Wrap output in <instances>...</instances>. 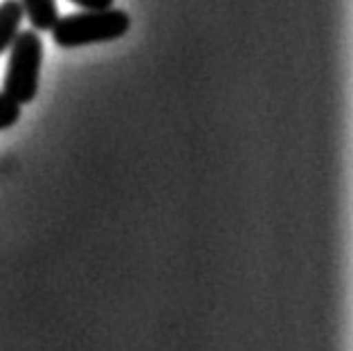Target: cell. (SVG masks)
I'll list each match as a JSON object with an SVG mask.
<instances>
[{
  "mask_svg": "<svg viewBox=\"0 0 353 351\" xmlns=\"http://www.w3.org/2000/svg\"><path fill=\"white\" fill-rule=\"evenodd\" d=\"M131 19L122 10H83L79 14L59 16L52 39L59 48H83L92 43H108L124 37Z\"/></svg>",
  "mask_w": 353,
  "mask_h": 351,
  "instance_id": "obj_1",
  "label": "cell"
},
{
  "mask_svg": "<svg viewBox=\"0 0 353 351\" xmlns=\"http://www.w3.org/2000/svg\"><path fill=\"white\" fill-rule=\"evenodd\" d=\"M43 66V41L39 32L25 30L19 32L10 46L7 57V70L3 79V92L16 104H30L39 92Z\"/></svg>",
  "mask_w": 353,
  "mask_h": 351,
  "instance_id": "obj_2",
  "label": "cell"
},
{
  "mask_svg": "<svg viewBox=\"0 0 353 351\" xmlns=\"http://www.w3.org/2000/svg\"><path fill=\"white\" fill-rule=\"evenodd\" d=\"M23 16L32 23L34 32H52L59 21L57 0H19Z\"/></svg>",
  "mask_w": 353,
  "mask_h": 351,
  "instance_id": "obj_3",
  "label": "cell"
},
{
  "mask_svg": "<svg viewBox=\"0 0 353 351\" xmlns=\"http://www.w3.org/2000/svg\"><path fill=\"white\" fill-rule=\"evenodd\" d=\"M23 19L25 16L19 0H3L0 3V54L10 50L14 37L21 32Z\"/></svg>",
  "mask_w": 353,
  "mask_h": 351,
  "instance_id": "obj_4",
  "label": "cell"
},
{
  "mask_svg": "<svg viewBox=\"0 0 353 351\" xmlns=\"http://www.w3.org/2000/svg\"><path fill=\"white\" fill-rule=\"evenodd\" d=\"M21 119V106L10 99L5 92H0V131L14 126Z\"/></svg>",
  "mask_w": 353,
  "mask_h": 351,
  "instance_id": "obj_5",
  "label": "cell"
},
{
  "mask_svg": "<svg viewBox=\"0 0 353 351\" xmlns=\"http://www.w3.org/2000/svg\"><path fill=\"white\" fill-rule=\"evenodd\" d=\"M70 3L83 7V10H108V7H113L115 0H70Z\"/></svg>",
  "mask_w": 353,
  "mask_h": 351,
  "instance_id": "obj_6",
  "label": "cell"
}]
</instances>
